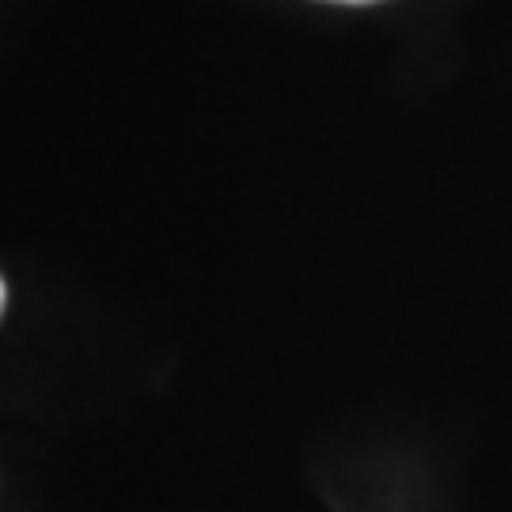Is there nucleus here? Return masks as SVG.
Wrapping results in <instances>:
<instances>
[{"instance_id":"1","label":"nucleus","mask_w":512,"mask_h":512,"mask_svg":"<svg viewBox=\"0 0 512 512\" xmlns=\"http://www.w3.org/2000/svg\"><path fill=\"white\" fill-rule=\"evenodd\" d=\"M327 4H372V0H327Z\"/></svg>"},{"instance_id":"2","label":"nucleus","mask_w":512,"mask_h":512,"mask_svg":"<svg viewBox=\"0 0 512 512\" xmlns=\"http://www.w3.org/2000/svg\"><path fill=\"white\" fill-rule=\"evenodd\" d=\"M0 311H4V281H0Z\"/></svg>"}]
</instances>
